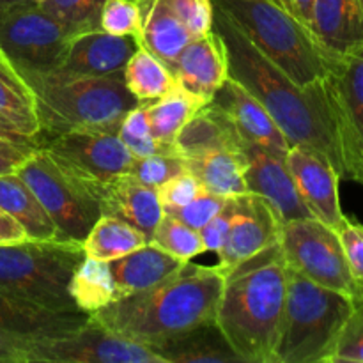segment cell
I'll use <instances>...</instances> for the list:
<instances>
[{
    "label": "cell",
    "mask_w": 363,
    "mask_h": 363,
    "mask_svg": "<svg viewBox=\"0 0 363 363\" xmlns=\"http://www.w3.org/2000/svg\"><path fill=\"white\" fill-rule=\"evenodd\" d=\"M35 4L59 20L71 35L101 28L105 0H35Z\"/></svg>",
    "instance_id": "obj_35"
},
{
    "label": "cell",
    "mask_w": 363,
    "mask_h": 363,
    "mask_svg": "<svg viewBox=\"0 0 363 363\" xmlns=\"http://www.w3.org/2000/svg\"><path fill=\"white\" fill-rule=\"evenodd\" d=\"M174 78L190 94L209 103L223 82L229 78L227 48L218 32L211 28L194 38L170 66Z\"/></svg>",
    "instance_id": "obj_19"
},
{
    "label": "cell",
    "mask_w": 363,
    "mask_h": 363,
    "mask_svg": "<svg viewBox=\"0 0 363 363\" xmlns=\"http://www.w3.org/2000/svg\"><path fill=\"white\" fill-rule=\"evenodd\" d=\"M41 147L64 172L94 186L128 174L135 160L117 131L108 130L67 131L45 140Z\"/></svg>",
    "instance_id": "obj_12"
},
{
    "label": "cell",
    "mask_w": 363,
    "mask_h": 363,
    "mask_svg": "<svg viewBox=\"0 0 363 363\" xmlns=\"http://www.w3.org/2000/svg\"><path fill=\"white\" fill-rule=\"evenodd\" d=\"M282 220L261 195L247 191L234 197V211L225 243L218 254V268L223 275L255 257L280 241Z\"/></svg>",
    "instance_id": "obj_14"
},
{
    "label": "cell",
    "mask_w": 363,
    "mask_h": 363,
    "mask_svg": "<svg viewBox=\"0 0 363 363\" xmlns=\"http://www.w3.org/2000/svg\"><path fill=\"white\" fill-rule=\"evenodd\" d=\"M124 84L140 103L155 101L177 85L172 71L145 46H138L124 67Z\"/></svg>",
    "instance_id": "obj_33"
},
{
    "label": "cell",
    "mask_w": 363,
    "mask_h": 363,
    "mask_svg": "<svg viewBox=\"0 0 363 363\" xmlns=\"http://www.w3.org/2000/svg\"><path fill=\"white\" fill-rule=\"evenodd\" d=\"M167 4L174 14L186 25L194 38H199L213 28L215 9L211 0H167Z\"/></svg>",
    "instance_id": "obj_41"
},
{
    "label": "cell",
    "mask_w": 363,
    "mask_h": 363,
    "mask_svg": "<svg viewBox=\"0 0 363 363\" xmlns=\"http://www.w3.org/2000/svg\"><path fill=\"white\" fill-rule=\"evenodd\" d=\"M225 275L218 266L188 261L165 282L130 294L92 314L98 325L123 339L160 346L204 325L216 323V307Z\"/></svg>",
    "instance_id": "obj_2"
},
{
    "label": "cell",
    "mask_w": 363,
    "mask_h": 363,
    "mask_svg": "<svg viewBox=\"0 0 363 363\" xmlns=\"http://www.w3.org/2000/svg\"><path fill=\"white\" fill-rule=\"evenodd\" d=\"M202 105H206V103H202L201 99L190 94L179 84L172 91L163 94L162 98L145 103L149 128H151L152 137L160 144L176 147L174 140H176L177 133H179L181 128L188 123V119Z\"/></svg>",
    "instance_id": "obj_31"
},
{
    "label": "cell",
    "mask_w": 363,
    "mask_h": 363,
    "mask_svg": "<svg viewBox=\"0 0 363 363\" xmlns=\"http://www.w3.org/2000/svg\"><path fill=\"white\" fill-rule=\"evenodd\" d=\"M32 337L0 328V363H30Z\"/></svg>",
    "instance_id": "obj_46"
},
{
    "label": "cell",
    "mask_w": 363,
    "mask_h": 363,
    "mask_svg": "<svg viewBox=\"0 0 363 363\" xmlns=\"http://www.w3.org/2000/svg\"><path fill=\"white\" fill-rule=\"evenodd\" d=\"M201 191L202 184L199 183L197 177L191 172H188V170H184V172L177 174L172 179L163 183L162 186H158V197L163 209H169L188 204V202L194 201Z\"/></svg>",
    "instance_id": "obj_43"
},
{
    "label": "cell",
    "mask_w": 363,
    "mask_h": 363,
    "mask_svg": "<svg viewBox=\"0 0 363 363\" xmlns=\"http://www.w3.org/2000/svg\"><path fill=\"white\" fill-rule=\"evenodd\" d=\"M23 80L34 92L41 144L74 130L117 131L124 116L140 105L128 91L124 73L73 80L27 74Z\"/></svg>",
    "instance_id": "obj_4"
},
{
    "label": "cell",
    "mask_w": 363,
    "mask_h": 363,
    "mask_svg": "<svg viewBox=\"0 0 363 363\" xmlns=\"http://www.w3.org/2000/svg\"><path fill=\"white\" fill-rule=\"evenodd\" d=\"M30 363H163L162 357L133 340L103 328L89 315L71 333L35 339Z\"/></svg>",
    "instance_id": "obj_13"
},
{
    "label": "cell",
    "mask_w": 363,
    "mask_h": 363,
    "mask_svg": "<svg viewBox=\"0 0 363 363\" xmlns=\"http://www.w3.org/2000/svg\"><path fill=\"white\" fill-rule=\"evenodd\" d=\"M325 87L339 131L346 179L363 184V43L333 60Z\"/></svg>",
    "instance_id": "obj_11"
},
{
    "label": "cell",
    "mask_w": 363,
    "mask_h": 363,
    "mask_svg": "<svg viewBox=\"0 0 363 363\" xmlns=\"http://www.w3.org/2000/svg\"><path fill=\"white\" fill-rule=\"evenodd\" d=\"M16 174L34 191L55 223L59 240L84 243L89 230L101 216L96 194L98 184L84 183L64 172L43 147H39Z\"/></svg>",
    "instance_id": "obj_8"
},
{
    "label": "cell",
    "mask_w": 363,
    "mask_h": 363,
    "mask_svg": "<svg viewBox=\"0 0 363 363\" xmlns=\"http://www.w3.org/2000/svg\"><path fill=\"white\" fill-rule=\"evenodd\" d=\"M39 147L41 144L38 142H13L0 138V176L16 172Z\"/></svg>",
    "instance_id": "obj_45"
},
{
    "label": "cell",
    "mask_w": 363,
    "mask_h": 363,
    "mask_svg": "<svg viewBox=\"0 0 363 363\" xmlns=\"http://www.w3.org/2000/svg\"><path fill=\"white\" fill-rule=\"evenodd\" d=\"M241 152L247 160L245 167V184L247 191L264 197L279 213L280 220L312 218L311 211L305 208L293 174L287 167L286 155L269 151L254 144H241Z\"/></svg>",
    "instance_id": "obj_17"
},
{
    "label": "cell",
    "mask_w": 363,
    "mask_h": 363,
    "mask_svg": "<svg viewBox=\"0 0 363 363\" xmlns=\"http://www.w3.org/2000/svg\"><path fill=\"white\" fill-rule=\"evenodd\" d=\"M358 6H360V9H362V14H363V0H358Z\"/></svg>",
    "instance_id": "obj_51"
},
{
    "label": "cell",
    "mask_w": 363,
    "mask_h": 363,
    "mask_svg": "<svg viewBox=\"0 0 363 363\" xmlns=\"http://www.w3.org/2000/svg\"><path fill=\"white\" fill-rule=\"evenodd\" d=\"M69 38L71 32L35 2L0 14V52L21 77L55 69Z\"/></svg>",
    "instance_id": "obj_10"
},
{
    "label": "cell",
    "mask_w": 363,
    "mask_h": 363,
    "mask_svg": "<svg viewBox=\"0 0 363 363\" xmlns=\"http://www.w3.org/2000/svg\"><path fill=\"white\" fill-rule=\"evenodd\" d=\"M213 28L225 43L229 78L261 101L286 135L289 145H301L319 152L335 167L340 179H346L339 131L325 78L307 87L294 84L218 9L213 14Z\"/></svg>",
    "instance_id": "obj_1"
},
{
    "label": "cell",
    "mask_w": 363,
    "mask_h": 363,
    "mask_svg": "<svg viewBox=\"0 0 363 363\" xmlns=\"http://www.w3.org/2000/svg\"><path fill=\"white\" fill-rule=\"evenodd\" d=\"M287 296L280 243L230 269L216 307V326L243 363H275Z\"/></svg>",
    "instance_id": "obj_3"
},
{
    "label": "cell",
    "mask_w": 363,
    "mask_h": 363,
    "mask_svg": "<svg viewBox=\"0 0 363 363\" xmlns=\"http://www.w3.org/2000/svg\"><path fill=\"white\" fill-rule=\"evenodd\" d=\"M209 103L225 116L240 137L241 144L261 145L269 151L287 155L291 145L286 135L277 126L261 101L233 78L223 82Z\"/></svg>",
    "instance_id": "obj_18"
},
{
    "label": "cell",
    "mask_w": 363,
    "mask_h": 363,
    "mask_svg": "<svg viewBox=\"0 0 363 363\" xmlns=\"http://www.w3.org/2000/svg\"><path fill=\"white\" fill-rule=\"evenodd\" d=\"M279 243L289 269L354 300L363 298L335 229L315 218L291 220L282 223Z\"/></svg>",
    "instance_id": "obj_9"
},
{
    "label": "cell",
    "mask_w": 363,
    "mask_h": 363,
    "mask_svg": "<svg viewBox=\"0 0 363 363\" xmlns=\"http://www.w3.org/2000/svg\"><path fill=\"white\" fill-rule=\"evenodd\" d=\"M163 363H243L216 323L199 326L156 350Z\"/></svg>",
    "instance_id": "obj_27"
},
{
    "label": "cell",
    "mask_w": 363,
    "mask_h": 363,
    "mask_svg": "<svg viewBox=\"0 0 363 363\" xmlns=\"http://www.w3.org/2000/svg\"><path fill=\"white\" fill-rule=\"evenodd\" d=\"M225 202L227 199L211 194V191L202 188V191L194 199V201H190L184 206H179V208L163 209V213L174 216V218H177L179 222L186 223L191 229L201 230L202 227H204L206 223L225 206Z\"/></svg>",
    "instance_id": "obj_40"
},
{
    "label": "cell",
    "mask_w": 363,
    "mask_h": 363,
    "mask_svg": "<svg viewBox=\"0 0 363 363\" xmlns=\"http://www.w3.org/2000/svg\"><path fill=\"white\" fill-rule=\"evenodd\" d=\"M101 215L130 223L149 241L163 216L158 188L140 183L130 174H121L96 186Z\"/></svg>",
    "instance_id": "obj_20"
},
{
    "label": "cell",
    "mask_w": 363,
    "mask_h": 363,
    "mask_svg": "<svg viewBox=\"0 0 363 363\" xmlns=\"http://www.w3.org/2000/svg\"><path fill=\"white\" fill-rule=\"evenodd\" d=\"M82 312H52L0 291V328L32 339H50L71 333L87 323Z\"/></svg>",
    "instance_id": "obj_23"
},
{
    "label": "cell",
    "mask_w": 363,
    "mask_h": 363,
    "mask_svg": "<svg viewBox=\"0 0 363 363\" xmlns=\"http://www.w3.org/2000/svg\"><path fill=\"white\" fill-rule=\"evenodd\" d=\"M186 170V160L179 155H151L135 158L128 174L147 186L158 188Z\"/></svg>",
    "instance_id": "obj_37"
},
{
    "label": "cell",
    "mask_w": 363,
    "mask_h": 363,
    "mask_svg": "<svg viewBox=\"0 0 363 363\" xmlns=\"http://www.w3.org/2000/svg\"><path fill=\"white\" fill-rule=\"evenodd\" d=\"M177 152L183 158L206 155L220 149H236L241 151V140L229 121L211 103L202 105L188 123L181 128L174 140Z\"/></svg>",
    "instance_id": "obj_25"
},
{
    "label": "cell",
    "mask_w": 363,
    "mask_h": 363,
    "mask_svg": "<svg viewBox=\"0 0 363 363\" xmlns=\"http://www.w3.org/2000/svg\"><path fill=\"white\" fill-rule=\"evenodd\" d=\"M140 45V39L133 35H113L101 28L74 34L67 41L59 66L45 77L73 80L124 73L128 60Z\"/></svg>",
    "instance_id": "obj_15"
},
{
    "label": "cell",
    "mask_w": 363,
    "mask_h": 363,
    "mask_svg": "<svg viewBox=\"0 0 363 363\" xmlns=\"http://www.w3.org/2000/svg\"><path fill=\"white\" fill-rule=\"evenodd\" d=\"M117 135H119L121 142L126 145V149L135 158H144V156L151 155H179L176 147L160 144L152 137L151 128H149L145 103H140V105L131 108L124 116V119L119 124V130H117Z\"/></svg>",
    "instance_id": "obj_34"
},
{
    "label": "cell",
    "mask_w": 363,
    "mask_h": 363,
    "mask_svg": "<svg viewBox=\"0 0 363 363\" xmlns=\"http://www.w3.org/2000/svg\"><path fill=\"white\" fill-rule=\"evenodd\" d=\"M0 138H4V140H13V142H38V144H41L39 138H32L28 137V135L21 133L14 124H11L9 121L2 116H0Z\"/></svg>",
    "instance_id": "obj_49"
},
{
    "label": "cell",
    "mask_w": 363,
    "mask_h": 363,
    "mask_svg": "<svg viewBox=\"0 0 363 363\" xmlns=\"http://www.w3.org/2000/svg\"><path fill=\"white\" fill-rule=\"evenodd\" d=\"M99 23L101 30L113 35L142 38V13L137 0H105Z\"/></svg>",
    "instance_id": "obj_38"
},
{
    "label": "cell",
    "mask_w": 363,
    "mask_h": 363,
    "mask_svg": "<svg viewBox=\"0 0 363 363\" xmlns=\"http://www.w3.org/2000/svg\"><path fill=\"white\" fill-rule=\"evenodd\" d=\"M0 116L6 117L21 133L39 138L34 92L2 52H0Z\"/></svg>",
    "instance_id": "obj_29"
},
{
    "label": "cell",
    "mask_w": 363,
    "mask_h": 363,
    "mask_svg": "<svg viewBox=\"0 0 363 363\" xmlns=\"http://www.w3.org/2000/svg\"><path fill=\"white\" fill-rule=\"evenodd\" d=\"M142 13V46L169 66L194 39L186 25L174 14L167 0H137Z\"/></svg>",
    "instance_id": "obj_24"
},
{
    "label": "cell",
    "mask_w": 363,
    "mask_h": 363,
    "mask_svg": "<svg viewBox=\"0 0 363 363\" xmlns=\"http://www.w3.org/2000/svg\"><path fill=\"white\" fill-rule=\"evenodd\" d=\"M241 34L300 87L328 74L333 60L300 20L273 0H211Z\"/></svg>",
    "instance_id": "obj_5"
},
{
    "label": "cell",
    "mask_w": 363,
    "mask_h": 363,
    "mask_svg": "<svg viewBox=\"0 0 363 363\" xmlns=\"http://www.w3.org/2000/svg\"><path fill=\"white\" fill-rule=\"evenodd\" d=\"M151 243L165 250L167 254L181 259V261H191L194 257L206 252L199 230L191 229L186 223L179 222L167 213H163L162 220L156 225Z\"/></svg>",
    "instance_id": "obj_36"
},
{
    "label": "cell",
    "mask_w": 363,
    "mask_h": 363,
    "mask_svg": "<svg viewBox=\"0 0 363 363\" xmlns=\"http://www.w3.org/2000/svg\"><path fill=\"white\" fill-rule=\"evenodd\" d=\"M277 6L282 7L289 14H293L296 20H300L305 27L311 28L312 25V6L314 0H273Z\"/></svg>",
    "instance_id": "obj_48"
},
{
    "label": "cell",
    "mask_w": 363,
    "mask_h": 363,
    "mask_svg": "<svg viewBox=\"0 0 363 363\" xmlns=\"http://www.w3.org/2000/svg\"><path fill=\"white\" fill-rule=\"evenodd\" d=\"M32 2H35V0H0V14L13 9V7L25 6V4H32Z\"/></svg>",
    "instance_id": "obj_50"
},
{
    "label": "cell",
    "mask_w": 363,
    "mask_h": 363,
    "mask_svg": "<svg viewBox=\"0 0 363 363\" xmlns=\"http://www.w3.org/2000/svg\"><path fill=\"white\" fill-rule=\"evenodd\" d=\"M147 243V238L130 223L101 215L82 245H84L85 257L108 262Z\"/></svg>",
    "instance_id": "obj_32"
},
{
    "label": "cell",
    "mask_w": 363,
    "mask_h": 363,
    "mask_svg": "<svg viewBox=\"0 0 363 363\" xmlns=\"http://www.w3.org/2000/svg\"><path fill=\"white\" fill-rule=\"evenodd\" d=\"M354 298L287 268V296L275 363H332Z\"/></svg>",
    "instance_id": "obj_6"
},
{
    "label": "cell",
    "mask_w": 363,
    "mask_h": 363,
    "mask_svg": "<svg viewBox=\"0 0 363 363\" xmlns=\"http://www.w3.org/2000/svg\"><path fill=\"white\" fill-rule=\"evenodd\" d=\"M354 282L363 293V225L346 216L337 229Z\"/></svg>",
    "instance_id": "obj_42"
},
{
    "label": "cell",
    "mask_w": 363,
    "mask_h": 363,
    "mask_svg": "<svg viewBox=\"0 0 363 363\" xmlns=\"http://www.w3.org/2000/svg\"><path fill=\"white\" fill-rule=\"evenodd\" d=\"M312 34L332 57L363 43V14L358 0H314Z\"/></svg>",
    "instance_id": "obj_22"
},
{
    "label": "cell",
    "mask_w": 363,
    "mask_h": 363,
    "mask_svg": "<svg viewBox=\"0 0 363 363\" xmlns=\"http://www.w3.org/2000/svg\"><path fill=\"white\" fill-rule=\"evenodd\" d=\"M332 363H363V298L354 300V307L347 318Z\"/></svg>",
    "instance_id": "obj_39"
},
{
    "label": "cell",
    "mask_w": 363,
    "mask_h": 363,
    "mask_svg": "<svg viewBox=\"0 0 363 363\" xmlns=\"http://www.w3.org/2000/svg\"><path fill=\"white\" fill-rule=\"evenodd\" d=\"M69 293L78 312L92 315L119 300L116 280L106 261L85 257L73 273Z\"/></svg>",
    "instance_id": "obj_30"
},
{
    "label": "cell",
    "mask_w": 363,
    "mask_h": 363,
    "mask_svg": "<svg viewBox=\"0 0 363 363\" xmlns=\"http://www.w3.org/2000/svg\"><path fill=\"white\" fill-rule=\"evenodd\" d=\"M0 208L21 223L28 240H59L55 223L16 172L0 176Z\"/></svg>",
    "instance_id": "obj_28"
},
{
    "label": "cell",
    "mask_w": 363,
    "mask_h": 363,
    "mask_svg": "<svg viewBox=\"0 0 363 363\" xmlns=\"http://www.w3.org/2000/svg\"><path fill=\"white\" fill-rule=\"evenodd\" d=\"M234 211V197L227 199L225 206L199 230L201 234L202 245H204L206 252H213V254L218 255L220 250H222L223 243H225L227 230H229L230 218H233Z\"/></svg>",
    "instance_id": "obj_44"
},
{
    "label": "cell",
    "mask_w": 363,
    "mask_h": 363,
    "mask_svg": "<svg viewBox=\"0 0 363 363\" xmlns=\"http://www.w3.org/2000/svg\"><path fill=\"white\" fill-rule=\"evenodd\" d=\"M286 162L293 174L298 194L305 208L311 211L312 218L335 230L339 229L346 215L340 209V176L335 167L328 158L301 145H291Z\"/></svg>",
    "instance_id": "obj_16"
},
{
    "label": "cell",
    "mask_w": 363,
    "mask_h": 363,
    "mask_svg": "<svg viewBox=\"0 0 363 363\" xmlns=\"http://www.w3.org/2000/svg\"><path fill=\"white\" fill-rule=\"evenodd\" d=\"M28 236L20 222L0 208V245H13L27 241Z\"/></svg>",
    "instance_id": "obj_47"
},
{
    "label": "cell",
    "mask_w": 363,
    "mask_h": 363,
    "mask_svg": "<svg viewBox=\"0 0 363 363\" xmlns=\"http://www.w3.org/2000/svg\"><path fill=\"white\" fill-rule=\"evenodd\" d=\"M84 259V245L78 241L0 245V291L46 311L78 312L69 284Z\"/></svg>",
    "instance_id": "obj_7"
},
{
    "label": "cell",
    "mask_w": 363,
    "mask_h": 363,
    "mask_svg": "<svg viewBox=\"0 0 363 363\" xmlns=\"http://www.w3.org/2000/svg\"><path fill=\"white\" fill-rule=\"evenodd\" d=\"M186 160V170L194 174L202 188L223 199H233L247 194L245 184L243 152L236 149H220Z\"/></svg>",
    "instance_id": "obj_26"
},
{
    "label": "cell",
    "mask_w": 363,
    "mask_h": 363,
    "mask_svg": "<svg viewBox=\"0 0 363 363\" xmlns=\"http://www.w3.org/2000/svg\"><path fill=\"white\" fill-rule=\"evenodd\" d=\"M188 261L167 254L160 247L149 241L144 247L130 252L119 259L108 261L116 280L119 298L151 289L176 275Z\"/></svg>",
    "instance_id": "obj_21"
}]
</instances>
